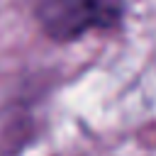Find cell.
<instances>
[{"label": "cell", "mask_w": 156, "mask_h": 156, "mask_svg": "<svg viewBox=\"0 0 156 156\" xmlns=\"http://www.w3.org/2000/svg\"><path fill=\"white\" fill-rule=\"evenodd\" d=\"M124 12V0H39L34 7L41 32L58 44L76 41L95 29H115Z\"/></svg>", "instance_id": "1"}]
</instances>
